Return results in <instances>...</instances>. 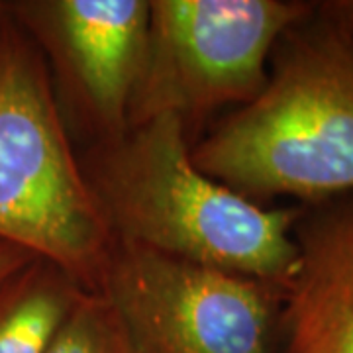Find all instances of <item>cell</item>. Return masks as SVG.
I'll return each instance as SVG.
<instances>
[{
    "label": "cell",
    "instance_id": "cell-1",
    "mask_svg": "<svg viewBox=\"0 0 353 353\" xmlns=\"http://www.w3.org/2000/svg\"><path fill=\"white\" fill-rule=\"evenodd\" d=\"M85 176L114 240L289 287L303 208H265L201 171L181 116L157 114L104 141Z\"/></svg>",
    "mask_w": 353,
    "mask_h": 353
},
{
    "label": "cell",
    "instance_id": "cell-2",
    "mask_svg": "<svg viewBox=\"0 0 353 353\" xmlns=\"http://www.w3.org/2000/svg\"><path fill=\"white\" fill-rule=\"evenodd\" d=\"M271 55L263 90L190 150L192 161L253 202L353 194V46L314 8Z\"/></svg>",
    "mask_w": 353,
    "mask_h": 353
},
{
    "label": "cell",
    "instance_id": "cell-3",
    "mask_svg": "<svg viewBox=\"0 0 353 353\" xmlns=\"http://www.w3.org/2000/svg\"><path fill=\"white\" fill-rule=\"evenodd\" d=\"M0 241L97 290L114 236L65 134L43 57L0 10Z\"/></svg>",
    "mask_w": 353,
    "mask_h": 353
},
{
    "label": "cell",
    "instance_id": "cell-4",
    "mask_svg": "<svg viewBox=\"0 0 353 353\" xmlns=\"http://www.w3.org/2000/svg\"><path fill=\"white\" fill-rule=\"evenodd\" d=\"M134 353H279L285 290L114 240L99 287Z\"/></svg>",
    "mask_w": 353,
    "mask_h": 353
},
{
    "label": "cell",
    "instance_id": "cell-5",
    "mask_svg": "<svg viewBox=\"0 0 353 353\" xmlns=\"http://www.w3.org/2000/svg\"><path fill=\"white\" fill-rule=\"evenodd\" d=\"M312 6L294 0H153L130 128L157 114L248 104L267 85L281 36Z\"/></svg>",
    "mask_w": 353,
    "mask_h": 353
},
{
    "label": "cell",
    "instance_id": "cell-6",
    "mask_svg": "<svg viewBox=\"0 0 353 353\" xmlns=\"http://www.w3.org/2000/svg\"><path fill=\"white\" fill-rule=\"evenodd\" d=\"M8 12L53 55L104 141L122 138L145 61L150 2H18Z\"/></svg>",
    "mask_w": 353,
    "mask_h": 353
},
{
    "label": "cell",
    "instance_id": "cell-7",
    "mask_svg": "<svg viewBox=\"0 0 353 353\" xmlns=\"http://www.w3.org/2000/svg\"><path fill=\"white\" fill-rule=\"evenodd\" d=\"M299 265L285 289L279 353H353V194L303 208Z\"/></svg>",
    "mask_w": 353,
    "mask_h": 353
},
{
    "label": "cell",
    "instance_id": "cell-8",
    "mask_svg": "<svg viewBox=\"0 0 353 353\" xmlns=\"http://www.w3.org/2000/svg\"><path fill=\"white\" fill-rule=\"evenodd\" d=\"M0 296V353H46L83 289L46 261L32 263Z\"/></svg>",
    "mask_w": 353,
    "mask_h": 353
},
{
    "label": "cell",
    "instance_id": "cell-9",
    "mask_svg": "<svg viewBox=\"0 0 353 353\" xmlns=\"http://www.w3.org/2000/svg\"><path fill=\"white\" fill-rule=\"evenodd\" d=\"M46 353H134L108 303L83 290Z\"/></svg>",
    "mask_w": 353,
    "mask_h": 353
},
{
    "label": "cell",
    "instance_id": "cell-10",
    "mask_svg": "<svg viewBox=\"0 0 353 353\" xmlns=\"http://www.w3.org/2000/svg\"><path fill=\"white\" fill-rule=\"evenodd\" d=\"M36 261L38 259L22 248L0 241V290L4 289L8 283H12L14 279L20 273H24L26 269Z\"/></svg>",
    "mask_w": 353,
    "mask_h": 353
},
{
    "label": "cell",
    "instance_id": "cell-11",
    "mask_svg": "<svg viewBox=\"0 0 353 353\" xmlns=\"http://www.w3.org/2000/svg\"><path fill=\"white\" fill-rule=\"evenodd\" d=\"M328 20L338 26L341 34L353 46V0H336L326 2L318 8Z\"/></svg>",
    "mask_w": 353,
    "mask_h": 353
},
{
    "label": "cell",
    "instance_id": "cell-12",
    "mask_svg": "<svg viewBox=\"0 0 353 353\" xmlns=\"http://www.w3.org/2000/svg\"><path fill=\"white\" fill-rule=\"evenodd\" d=\"M2 6H4V4H0V10H2Z\"/></svg>",
    "mask_w": 353,
    "mask_h": 353
}]
</instances>
